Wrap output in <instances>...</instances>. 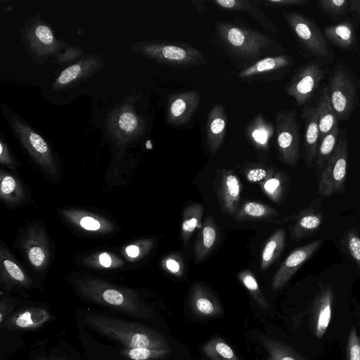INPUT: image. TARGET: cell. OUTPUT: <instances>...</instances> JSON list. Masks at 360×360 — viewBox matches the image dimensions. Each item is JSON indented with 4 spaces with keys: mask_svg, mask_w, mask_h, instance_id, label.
Returning a JSON list of instances; mask_svg holds the SVG:
<instances>
[{
    "mask_svg": "<svg viewBox=\"0 0 360 360\" xmlns=\"http://www.w3.org/2000/svg\"><path fill=\"white\" fill-rule=\"evenodd\" d=\"M84 320L91 329L120 342L127 348L168 349L162 335L143 325L91 313Z\"/></svg>",
    "mask_w": 360,
    "mask_h": 360,
    "instance_id": "obj_1",
    "label": "cell"
},
{
    "mask_svg": "<svg viewBox=\"0 0 360 360\" xmlns=\"http://www.w3.org/2000/svg\"><path fill=\"white\" fill-rule=\"evenodd\" d=\"M1 110L13 136L39 169L49 175L59 174L58 161L49 141L6 104H1Z\"/></svg>",
    "mask_w": 360,
    "mask_h": 360,
    "instance_id": "obj_2",
    "label": "cell"
},
{
    "mask_svg": "<svg viewBox=\"0 0 360 360\" xmlns=\"http://www.w3.org/2000/svg\"><path fill=\"white\" fill-rule=\"evenodd\" d=\"M77 290L86 299L131 316L149 318L151 311L140 300L137 293L105 281L87 277L74 281Z\"/></svg>",
    "mask_w": 360,
    "mask_h": 360,
    "instance_id": "obj_3",
    "label": "cell"
},
{
    "mask_svg": "<svg viewBox=\"0 0 360 360\" xmlns=\"http://www.w3.org/2000/svg\"><path fill=\"white\" fill-rule=\"evenodd\" d=\"M129 49L144 58L169 66L188 68L203 65L207 63L200 51L184 42L141 41L131 44Z\"/></svg>",
    "mask_w": 360,
    "mask_h": 360,
    "instance_id": "obj_4",
    "label": "cell"
},
{
    "mask_svg": "<svg viewBox=\"0 0 360 360\" xmlns=\"http://www.w3.org/2000/svg\"><path fill=\"white\" fill-rule=\"evenodd\" d=\"M20 37L27 53L38 65L61 52L69 44L57 38L51 26L41 18L40 13L25 18Z\"/></svg>",
    "mask_w": 360,
    "mask_h": 360,
    "instance_id": "obj_5",
    "label": "cell"
},
{
    "mask_svg": "<svg viewBox=\"0 0 360 360\" xmlns=\"http://www.w3.org/2000/svg\"><path fill=\"white\" fill-rule=\"evenodd\" d=\"M107 136L117 147L124 148L145 132L146 119L135 108V96H127L106 116Z\"/></svg>",
    "mask_w": 360,
    "mask_h": 360,
    "instance_id": "obj_6",
    "label": "cell"
},
{
    "mask_svg": "<svg viewBox=\"0 0 360 360\" xmlns=\"http://www.w3.org/2000/svg\"><path fill=\"white\" fill-rule=\"evenodd\" d=\"M328 89L338 120H347L358 103V86L354 76L342 65L337 64L329 74Z\"/></svg>",
    "mask_w": 360,
    "mask_h": 360,
    "instance_id": "obj_7",
    "label": "cell"
},
{
    "mask_svg": "<svg viewBox=\"0 0 360 360\" xmlns=\"http://www.w3.org/2000/svg\"><path fill=\"white\" fill-rule=\"evenodd\" d=\"M223 43L233 52L246 58L259 56L269 44V38L254 30L227 22L218 25Z\"/></svg>",
    "mask_w": 360,
    "mask_h": 360,
    "instance_id": "obj_8",
    "label": "cell"
},
{
    "mask_svg": "<svg viewBox=\"0 0 360 360\" xmlns=\"http://www.w3.org/2000/svg\"><path fill=\"white\" fill-rule=\"evenodd\" d=\"M348 165V143L345 131L339 139L332 155L319 174L318 193L329 197L345 188Z\"/></svg>",
    "mask_w": 360,
    "mask_h": 360,
    "instance_id": "obj_9",
    "label": "cell"
},
{
    "mask_svg": "<svg viewBox=\"0 0 360 360\" xmlns=\"http://www.w3.org/2000/svg\"><path fill=\"white\" fill-rule=\"evenodd\" d=\"M275 123L280 159L294 166L300 157V133L295 109L276 112Z\"/></svg>",
    "mask_w": 360,
    "mask_h": 360,
    "instance_id": "obj_10",
    "label": "cell"
},
{
    "mask_svg": "<svg viewBox=\"0 0 360 360\" xmlns=\"http://www.w3.org/2000/svg\"><path fill=\"white\" fill-rule=\"evenodd\" d=\"M283 17L303 47L312 56L327 58L330 48L314 21L295 12H282Z\"/></svg>",
    "mask_w": 360,
    "mask_h": 360,
    "instance_id": "obj_11",
    "label": "cell"
},
{
    "mask_svg": "<svg viewBox=\"0 0 360 360\" xmlns=\"http://www.w3.org/2000/svg\"><path fill=\"white\" fill-rule=\"evenodd\" d=\"M105 65L103 58L94 53L84 54L80 58L65 66L55 77L52 88L64 90L89 79Z\"/></svg>",
    "mask_w": 360,
    "mask_h": 360,
    "instance_id": "obj_12",
    "label": "cell"
},
{
    "mask_svg": "<svg viewBox=\"0 0 360 360\" xmlns=\"http://www.w3.org/2000/svg\"><path fill=\"white\" fill-rule=\"evenodd\" d=\"M20 246L33 269L42 271L47 266L51 258L50 244L46 232L41 224L36 222L26 228L20 240Z\"/></svg>",
    "mask_w": 360,
    "mask_h": 360,
    "instance_id": "obj_13",
    "label": "cell"
},
{
    "mask_svg": "<svg viewBox=\"0 0 360 360\" xmlns=\"http://www.w3.org/2000/svg\"><path fill=\"white\" fill-rule=\"evenodd\" d=\"M323 71L318 64L309 63L302 67L292 77L286 92L299 105L310 99L323 78Z\"/></svg>",
    "mask_w": 360,
    "mask_h": 360,
    "instance_id": "obj_14",
    "label": "cell"
},
{
    "mask_svg": "<svg viewBox=\"0 0 360 360\" xmlns=\"http://www.w3.org/2000/svg\"><path fill=\"white\" fill-rule=\"evenodd\" d=\"M322 243L323 240L319 239L292 250L273 277L271 289L277 290L285 285L295 272L317 251Z\"/></svg>",
    "mask_w": 360,
    "mask_h": 360,
    "instance_id": "obj_15",
    "label": "cell"
},
{
    "mask_svg": "<svg viewBox=\"0 0 360 360\" xmlns=\"http://www.w3.org/2000/svg\"><path fill=\"white\" fill-rule=\"evenodd\" d=\"M32 281L8 248L0 246V284L6 290L14 287L29 288Z\"/></svg>",
    "mask_w": 360,
    "mask_h": 360,
    "instance_id": "obj_16",
    "label": "cell"
},
{
    "mask_svg": "<svg viewBox=\"0 0 360 360\" xmlns=\"http://www.w3.org/2000/svg\"><path fill=\"white\" fill-rule=\"evenodd\" d=\"M60 212L69 224L88 233L106 234L115 229V226L110 221L86 210L63 208Z\"/></svg>",
    "mask_w": 360,
    "mask_h": 360,
    "instance_id": "obj_17",
    "label": "cell"
},
{
    "mask_svg": "<svg viewBox=\"0 0 360 360\" xmlns=\"http://www.w3.org/2000/svg\"><path fill=\"white\" fill-rule=\"evenodd\" d=\"M200 98V94L196 91L181 92L170 96L167 121L173 125L186 123L196 111Z\"/></svg>",
    "mask_w": 360,
    "mask_h": 360,
    "instance_id": "obj_18",
    "label": "cell"
},
{
    "mask_svg": "<svg viewBox=\"0 0 360 360\" xmlns=\"http://www.w3.org/2000/svg\"><path fill=\"white\" fill-rule=\"evenodd\" d=\"M302 117L304 121L303 155L308 167L311 168L316 162L320 142L316 107L306 106L302 110Z\"/></svg>",
    "mask_w": 360,
    "mask_h": 360,
    "instance_id": "obj_19",
    "label": "cell"
},
{
    "mask_svg": "<svg viewBox=\"0 0 360 360\" xmlns=\"http://www.w3.org/2000/svg\"><path fill=\"white\" fill-rule=\"evenodd\" d=\"M334 294L332 287H325L317 295L313 305L312 330L317 338L325 334L331 320Z\"/></svg>",
    "mask_w": 360,
    "mask_h": 360,
    "instance_id": "obj_20",
    "label": "cell"
},
{
    "mask_svg": "<svg viewBox=\"0 0 360 360\" xmlns=\"http://www.w3.org/2000/svg\"><path fill=\"white\" fill-rule=\"evenodd\" d=\"M226 123L224 105L221 103L214 105L210 111L206 125V144L212 154L216 153L223 143Z\"/></svg>",
    "mask_w": 360,
    "mask_h": 360,
    "instance_id": "obj_21",
    "label": "cell"
},
{
    "mask_svg": "<svg viewBox=\"0 0 360 360\" xmlns=\"http://www.w3.org/2000/svg\"><path fill=\"white\" fill-rule=\"evenodd\" d=\"M51 319L49 312L39 307H30L10 315L4 326L11 330H34L41 327Z\"/></svg>",
    "mask_w": 360,
    "mask_h": 360,
    "instance_id": "obj_22",
    "label": "cell"
},
{
    "mask_svg": "<svg viewBox=\"0 0 360 360\" xmlns=\"http://www.w3.org/2000/svg\"><path fill=\"white\" fill-rule=\"evenodd\" d=\"M191 306L194 314L200 317H214L221 313V304L215 296L199 283L191 288Z\"/></svg>",
    "mask_w": 360,
    "mask_h": 360,
    "instance_id": "obj_23",
    "label": "cell"
},
{
    "mask_svg": "<svg viewBox=\"0 0 360 360\" xmlns=\"http://www.w3.org/2000/svg\"><path fill=\"white\" fill-rule=\"evenodd\" d=\"M323 218L321 210L315 206L302 210L295 217V222L291 227V239L300 240L312 235L321 225Z\"/></svg>",
    "mask_w": 360,
    "mask_h": 360,
    "instance_id": "obj_24",
    "label": "cell"
},
{
    "mask_svg": "<svg viewBox=\"0 0 360 360\" xmlns=\"http://www.w3.org/2000/svg\"><path fill=\"white\" fill-rule=\"evenodd\" d=\"M241 191L240 181L236 174L228 170L221 178L219 199L223 210L229 214H236Z\"/></svg>",
    "mask_w": 360,
    "mask_h": 360,
    "instance_id": "obj_25",
    "label": "cell"
},
{
    "mask_svg": "<svg viewBox=\"0 0 360 360\" xmlns=\"http://www.w3.org/2000/svg\"><path fill=\"white\" fill-rule=\"evenodd\" d=\"M217 6L224 9L244 11L250 14L265 30L277 34L278 30L274 23L262 12L256 1L248 0H214Z\"/></svg>",
    "mask_w": 360,
    "mask_h": 360,
    "instance_id": "obj_26",
    "label": "cell"
},
{
    "mask_svg": "<svg viewBox=\"0 0 360 360\" xmlns=\"http://www.w3.org/2000/svg\"><path fill=\"white\" fill-rule=\"evenodd\" d=\"M323 35L342 50H354L357 44L354 25L349 20L326 27L323 29Z\"/></svg>",
    "mask_w": 360,
    "mask_h": 360,
    "instance_id": "obj_27",
    "label": "cell"
},
{
    "mask_svg": "<svg viewBox=\"0 0 360 360\" xmlns=\"http://www.w3.org/2000/svg\"><path fill=\"white\" fill-rule=\"evenodd\" d=\"M0 199L11 207L22 204L26 200V191L20 181L4 170L0 172Z\"/></svg>",
    "mask_w": 360,
    "mask_h": 360,
    "instance_id": "obj_28",
    "label": "cell"
},
{
    "mask_svg": "<svg viewBox=\"0 0 360 360\" xmlns=\"http://www.w3.org/2000/svg\"><path fill=\"white\" fill-rule=\"evenodd\" d=\"M316 108L321 141L338 124V119L330 98L328 86L323 88Z\"/></svg>",
    "mask_w": 360,
    "mask_h": 360,
    "instance_id": "obj_29",
    "label": "cell"
},
{
    "mask_svg": "<svg viewBox=\"0 0 360 360\" xmlns=\"http://www.w3.org/2000/svg\"><path fill=\"white\" fill-rule=\"evenodd\" d=\"M218 237V231L213 219L207 216L198 233L194 258L195 262H200L212 250Z\"/></svg>",
    "mask_w": 360,
    "mask_h": 360,
    "instance_id": "obj_30",
    "label": "cell"
},
{
    "mask_svg": "<svg viewBox=\"0 0 360 360\" xmlns=\"http://www.w3.org/2000/svg\"><path fill=\"white\" fill-rule=\"evenodd\" d=\"M292 64V59L288 55H278L262 58L238 73L240 78H248L265 72L287 68Z\"/></svg>",
    "mask_w": 360,
    "mask_h": 360,
    "instance_id": "obj_31",
    "label": "cell"
},
{
    "mask_svg": "<svg viewBox=\"0 0 360 360\" xmlns=\"http://www.w3.org/2000/svg\"><path fill=\"white\" fill-rule=\"evenodd\" d=\"M274 129L272 124L267 122L262 115L259 114L250 123L246 134L257 148L267 150Z\"/></svg>",
    "mask_w": 360,
    "mask_h": 360,
    "instance_id": "obj_32",
    "label": "cell"
},
{
    "mask_svg": "<svg viewBox=\"0 0 360 360\" xmlns=\"http://www.w3.org/2000/svg\"><path fill=\"white\" fill-rule=\"evenodd\" d=\"M285 232L279 229L266 240L261 255L260 269H267L279 257L285 246Z\"/></svg>",
    "mask_w": 360,
    "mask_h": 360,
    "instance_id": "obj_33",
    "label": "cell"
},
{
    "mask_svg": "<svg viewBox=\"0 0 360 360\" xmlns=\"http://www.w3.org/2000/svg\"><path fill=\"white\" fill-rule=\"evenodd\" d=\"M259 339L269 353L266 360H306L292 347L280 340L264 335H261Z\"/></svg>",
    "mask_w": 360,
    "mask_h": 360,
    "instance_id": "obj_34",
    "label": "cell"
},
{
    "mask_svg": "<svg viewBox=\"0 0 360 360\" xmlns=\"http://www.w3.org/2000/svg\"><path fill=\"white\" fill-rule=\"evenodd\" d=\"M203 210L200 203H193L185 208L181 226V237L185 245L189 242L195 229L200 226Z\"/></svg>",
    "mask_w": 360,
    "mask_h": 360,
    "instance_id": "obj_35",
    "label": "cell"
},
{
    "mask_svg": "<svg viewBox=\"0 0 360 360\" xmlns=\"http://www.w3.org/2000/svg\"><path fill=\"white\" fill-rule=\"evenodd\" d=\"M278 212L268 205L248 201L242 205L235 214L237 221L265 219L278 215Z\"/></svg>",
    "mask_w": 360,
    "mask_h": 360,
    "instance_id": "obj_36",
    "label": "cell"
},
{
    "mask_svg": "<svg viewBox=\"0 0 360 360\" xmlns=\"http://www.w3.org/2000/svg\"><path fill=\"white\" fill-rule=\"evenodd\" d=\"M340 136L338 124H337L319 142L317 156L315 162L316 172L318 176L332 155L337 145Z\"/></svg>",
    "mask_w": 360,
    "mask_h": 360,
    "instance_id": "obj_37",
    "label": "cell"
},
{
    "mask_svg": "<svg viewBox=\"0 0 360 360\" xmlns=\"http://www.w3.org/2000/svg\"><path fill=\"white\" fill-rule=\"evenodd\" d=\"M202 349L212 360H239L233 349L219 337L207 341Z\"/></svg>",
    "mask_w": 360,
    "mask_h": 360,
    "instance_id": "obj_38",
    "label": "cell"
},
{
    "mask_svg": "<svg viewBox=\"0 0 360 360\" xmlns=\"http://www.w3.org/2000/svg\"><path fill=\"white\" fill-rule=\"evenodd\" d=\"M238 277L257 304L261 308L267 309L269 308L268 302L261 291L253 273L250 270H243L238 273Z\"/></svg>",
    "mask_w": 360,
    "mask_h": 360,
    "instance_id": "obj_39",
    "label": "cell"
},
{
    "mask_svg": "<svg viewBox=\"0 0 360 360\" xmlns=\"http://www.w3.org/2000/svg\"><path fill=\"white\" fill-rule=\"evenodd\" d=\"M263 192L273 201L279 202L284 195V176L282 173H274L260 183Z\"/></svg>",
    "mask_w": 360,
    "mask_h": 360,
    "instance_id": "obj_40",
    "label": "cell"
},
{
    "mask_svg": "<svg viewBox=\"0 0 360 360\" xmlns=\"http://www.w3.org/2000/svg\"><path fill=\"white\" fill-rule=\"evenodd\" d=\"M168 349H150L146 347L125 348L122 354L131 360H155L166 356Z\"/></svg>",
    "mask_w": 360,
    "mask_h": 360,
    "instance_id": "obj_41",
    "label": "cell"
},
{
    "mask_svg": "<svg viewBox=\"0 0 360 360\" xmlns=\"http://www.w3.org/2000/svg\"><path fill=\"white\" fill-rule=\"evenodd\" d=\"M85 263L96 268H117L123 265L122 260L116 255L107 252H102L85 259Z\"/></svg>",
    "mask_w": 360,
    "mask_h": 360,
    "instance_id": "obj_42",
    "label": "cell"
},
{
    "mask_svg": "<svg viewBox=\"0 0 360 360\" xmlns=\"http://www.w3.org/2000/svg\"><path fill=\"white\" fill-rule=\"evenodd\" d=\"M153 246V240L144 238L128 245L124 248V255L130 261H136L149 253Z\"/></svg>",
    "mask_w": 360,
    "mask_h": 360,
    "instance_id": "obj_43",
    "label": "cell"
},
{
    "mask_svg": "<svg viewBox=\"0 0 360 360\" xmlns=\"http://www.w3.org/2000/svg\"><path fill=\"white\" fill-rule=\"evenodd\" d=\"M83 55L82 48L68 44L61 52L52 57V62L65 67L77 60Z\"/></svg>",
    "mask_w": 360,
    "mask_h": 360,
    "instance_id": "obj_44",
    "label": "cell"
},
{
    "mask_svg": "<svg viewBox=\"0 0 360 360\" xmlns=\"http://www.w3.org/2000/svg\"><path fill=\"white\" fill-rule=\"evenodd\" d=\"M317 3L321 11L328 16L342 15L350 5L347 0H319Z\"/></svg>",
    "mask_w": 360,
    "mask_h": 360,
    "instance_id": "obj_45",
    "label": "cell"
},
{
    "mask_svg": "<svg viewBox=\"0 0 360 360\" xmlns=\"http://www.w3.org/2000/svg\"><path fill=\"white\" fill-rule=\"evenodd\" d=\"M345 246L360 269V236L356 230L348 231L344 238Z\"/></svg>",
    "mask_w": 360,
    "mask_h": 360,
    "instance_id": "obj_46",
    "label": "cell"
},
{
    "mask_svg": "<svg viewBox=\"0 0 360 360\" xmlns=\"http://www.w3.org/2000/svg\"><path fill=\"white\" fill-rule=\"evenodd\" d=\"M161 266L164 270L176 277H181L184 274V261L179 254H171L165 257L161 262Z\"/></svg>",
    "mask_w": 360,
    "mask_h": 360,
    "instance_id": "obj_47",
    "label": "cell"
},
{
    "mask_svg": "<svg viewBox=\"0 0 360 360\" xmlns=\"http://www.w3.org/2000/svg\"><path fill=\"white\" fill-rule=\"evenodd\" d=\"M346 360H360V338L354 327L348 336Z\"/></svg>",
    "mask_w": 360,
    "mask_h": 360,
    "instance_id": "obj_48",
    "label": "cell"
},
{
    "mask_svg": "<svg viewBox=\"0 0 360 360\" xmlns=\"http://www.w3.org/2000/svg\"><path fill=\"white\" fill-rule=\"evenodd\" d=\"M0 162L2 165L14 172L17 170L18 167V162L13 155L3 136L0 138Z\"/></svg>",
    "mask_w": 360,
    "mask_h": 360,
    "instance_id": "obj_49",
    "label": "cell"
},
{
    "mask_svg": "<svg viewBox=\"0 0 360 360\" xmlns=\"http://www.w3.org/2000/svg\"><path fill=\"white\" fill-rule=\"evenodd\" d=\"M272 169H266L260 167H255L248 169L246 176L250 182H262L274 174Z\"/></svg>",
    "mask_w": 360,
    "mask_h": 360,
    "instance_id": "obj_50",
    "label": "cell"
},
{
    "mask_svg": "<svg viewBox=\"0 0 360 360\" xmlns=\"http://www.w3.org/2000/svg\"><path fill=\"white\" fill-rule=\"evenodd\" d=\"M307 2L306 0H264L257 1V3L274 7L302 6Z\"/></svg>",
    "mask_w": 360,
    "mask_h": 360,
    "instance_id": "obj_51",
    "label": "cell"
},
{
    "mask_svg": "<svg viewBox=\"0 0 360 360\" xmlns=\"http://www.w3.org/2000/svg\"><path fill=\"white\" fill-rule=\"evenodd\" d=\"M12 304L7 299L1 300L0 302V324L3 326L6 320L10 316Z\"/></svg>",
    "mask_w": 360,
    "mask_h": 360,
    "instance_id": "obj_52",
    "label": "cell"
},
{
    "mask_svg": "<svg viewBox=\"0 0 360 360\" xmlns=\"http://www.w3.org/2000/svg\"><path fill=\"white\" fill-rule=\"evenodd\" d=\"M349 11L354 17L360 20V0L350 1Z\"/></svg>",
    "mask_w": 360,
    "mask_h": 360,
    "instance_id": "obj_53",
    "label": "cell"
},
{
    "mask_svg": "<svg viewBox=\"0 0 360 360\" xmlns=\"http://www.w3.org/2000/svg\"><path fill=\"white\" fill-rule=\"evenodd\" d=\"M39 360H65V359H39Z\"/></svg>",
    "mask_w": 360,
    "mask_h": 360,
    "instance_id": "obj_54",
    "label": "cell"
}]
</instances>
